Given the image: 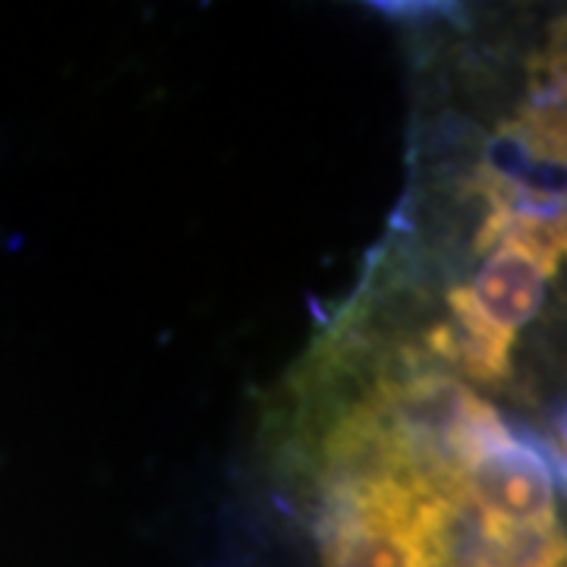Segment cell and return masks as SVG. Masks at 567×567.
<instances>
[{
	"instance_id": "1",
	"label": "cell",
	"mask_w": 567,
	"mask_h": 567,
	"mask_svg": "<svg viewBox=\"0 0 567 567\" xmlns=\"http://www.w3.org/2000/svg\"><path fill=\"white\" fill-rule=\"evenodd\" d=\"M322 567H442L439 495L410 483L328 488Z\"/></svg>"
},
{
	"instance_id": "2",
	"label": "cell",
	"mask_w": 567,
	"mask_h": 567,
	"mask_svg": "<svg viewBox=\"0 0 567 567\" xmlns=\"http://www.w3.org/2000/svg\"><path fill=\"white\" fill-rule=\"evenodd\" d=\"M442 492H457L488 527L558 529L551 466L511 435L480 451Z\"/></svg>"
}]
</instances>
